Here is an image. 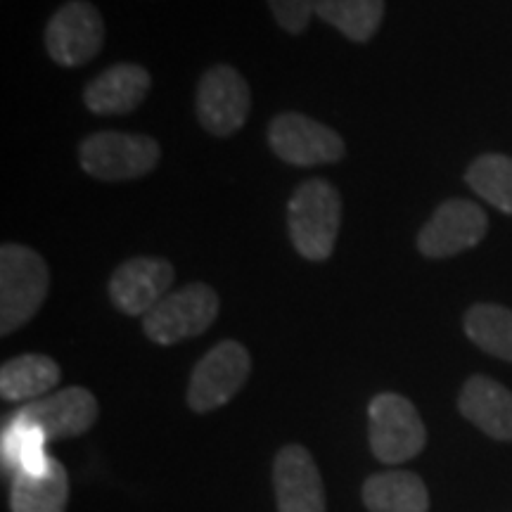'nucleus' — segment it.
<instances>
[{
  "instance_id": "obj_1",
  "label": "nucleus",
  "mask_w": 512,
  "mask_h": 512,
  "mask_svg": "<svg viewBox=\"0 0 512 512\" xmlns=\"http://www.w3.org/2000/svg\"><path fill=\"white\" fill-rule=\"evenodd\" d=\"M342 223V197L335 185L313 178L297 188L287 207V226L294 249L309 261H325L335 252Z\"/></svg>"
},
{
  "instance_id": "obj_2",
  "label": "nucleus",
  "mask_w": 512,
  "mask_h": 512,
  "mask_svg": "<svg viewBox=\"0 0 512 512\" xmlns=\"http://www.w3.org/2000/svg\"><path fill=\"white\" fill-rule=\"evenodd\" d=\"M50 271L41 254L8 242L0 249V335H10L36 316L48 297Z\"/></svg>"
},
{
  "instance_id": "obj_3",
  "label": "nucleus",
  "mask_w": 512,
  "mask_h": 512,
  "mask_svg": "<svg viewBox=\"0 0 512 512\" xmlns=\"http://www.w3.org/2000/svg\"><path fill=\"white\" fill-rule=\"evenodd\" d=\"M368 425L370 451L384 465L408 463L427 444V430L418 408L401 394H377L368 406Z\"/></svg>"
},
{
  "instance_id": "obj_4",
  "label": "nucleus",
  "mask_w": 512,
  "mask_h": 512,
  "mask_svg": "<svg viewBox=\"0 0 512 512\" xmlns=\"http://www.w3.org/2000/svg\"><path fill=\"white\" fill-rule=\"evenodd\" d=\"M159 159H162V147L157 140L136 133H93L79 147L81 169L105 183L133 181L150 174Z\"/></svg>"
},
{
  "instance_id": "obj_5",
  "label": "nucleus",
  "mask_w": 512,
  "mask_h": 512,
  "mask_svg": "<svg viewBox=\"0 0 512 512\" xmlns=\"http://www.w3.org/2000/svg\"><path fill=\"white\" fill-rule=\"evenodd\" d=\"M219 294L204 283L185 285L183 290L166 294L155 309L143 316L145 335L155 344H178L202 335L219 316Z\"/></svg>"
},
{
  "instance_id": "obj_6",
  "label": "nucleus",
  "mask_w": 512,
  "mask_h": 512,
  "mask_svg": "<svg viewBox=\"0 0 512 512\" xmlns=\"http://www.w3.org/2000/svg\"><path fill=\"white\" fill-rule=\"evenodd\" d=\"M249 370H252V356L240 342L226 339L216 344L192 370L188 384L190 411L211 413L226 406L245 387Z\"/></svg>"
},
{
  "instance_id": "obj_7",
  "label": "nucleus",
  "mask_w": 512,
  "mask_h": 512,
  "mask_svg": "<svg viewBox=\"0 0 512 512\" xmlns=\"http://www.w3.org/2000/svg\"><path fill=\"white\" fill-rule=\"evenodd\" d=\"M268 145L283 162L294 166L335 164L344 157L347 145L330 126L306 114H278L268 126Z\"/></svg>"
},
{
  "instance_id": "obj_8",
  "label": "nucleus",
  "mask_w": 512,
  "mask_h": 512,
  "mask_svg": "<svg viewBox=\"0 0 512 512\" xmlns=\"http://www.w3.org/2000/svg\"><path fill=\"white\" fill-rule=\"evenodd\" d=\"M98 399L83 387H67L43 399L29 401L12 415L10 422L34 427L46 441L69 439L86 434L98 420Z\"/></svg>"
},
{
  "instance_id": "obj_9",
  "label": "nucleus",
  "mask_w": 512,
  "mask_h": 512,
  "mask_svg": "<svg viewBox=\"0 0 512 512\" xmlns=\"http://www.w3.org/2000/svg\"><path fill=\"white\" fill-rule=\"evenodd\" d=\"M105 43V22L98 8L86 0H69L46 27V48L62 67H81L100 53Z\"/></svg>"
},
{
  "instance_id": "obj_10",
  "label": "nucleus",
  "mask_w": 512,
  "mask_h": 512,
  "mask_svg": "<svg viewBox=\"0 0 512 512\" xmlns=\"http://www.w3.org/2000/svg\"><path fill=\"white\" fill-rule=\"evenodd\" d=\"M252 110V93L238 69L219 64L197 86V119L214 136H230L245 126Z\"/></svg>"
},
{
  "instance_id": "obj_11",
  "label": "nucleus",
  "mask_w": 512,
  "mask_h": 512,
  "mask_svg": "<svg viewBox=\"0 0 512 512\" xmlns=\"http://www.w3.org/2000/svg\"><path fill=\"white\" fill-rule=\"evenodd\" d=\"M489 219L484 209L467 200L441 202L418 235V249L427 259H448L484 240Z\"/></svg>"
},
{
  "instance_id": "obj_12",
  "label": "nucleus",
  "mask_w": 512,
  "mask_h": 512,
  "mask_svg": "<svg viewBox=\"0 0 512 512\" xmlns=\"http://www.w3.org/2000/svg\"><path fill=\"white\" fill-rule=\"evenodd\" d=\"M174 278V266L166 259L133 256L112 273L110 297L126 316H147L166 297Z\"/></svg>"
},
{
  "instance_id": "obj_13",
  "label": "nucleus",
  "mask_w": 512,
  "mask_h": 512,
  "mask_svg": "<svg viewBox=\"0 0 512 512\" xmlns=\"http://www.w3.org/2000/svg\"><path fill=\"white\" fill-rule=\"evenodd\" d=\"M278 512H328L325 484L316 460L304 446H283L273 463Z\"/></svg>"
},
{
  "instance_id": "obj_14",
  "label": "nucleus",
  "mask_w": 512,
  "mask_h": 512,
  "mask_svg": "<svg viewBox=\"0 0 512 512\" xmlns=\"http://www.w3.org/2000/svg\"><path fill=\"white\" fill-rule=\"evenodd\" d=\"M152 79L140 64H114L83 88V102L95 114H128L150 93Z\"/></svg>"
},
{
  "instance_id": "obj_15",
  "label": "nucleus",
  "mask_w": 512,
  "mask_h": 512,
  "mask_svg": "<svg viewBox=\"0 0 512 512\" xmlns=\"http://www.w3.org/2000/svg\"><path fill=\"white\" fill-rule=\"evenodd\" d=\"M458 408L472 425L498 441H512V392L491 377L475 375L463 384Z\"/></svg>"
},
{
  "instance_id": "obj_16",
  "label": "nucleus",
  "mask_w": 512,
  "mask_h": 512,
  "mask_svg": "<svg viewBox=\"0 0 512 512\" xmlns=\"http://www.w3.org/2000/svg\"><path fill=\"white\" fill-rule=\"evenodd\" d=\"M67 503L69 475L60 460L48 456L43 465L12 475V512H64Z\"/></svg>"
},
{
  "instance_id": "obj_17",
  "label": "nucleus",
  "mask_w": 512,
  "mask_h": 512,
  "mask_svg": "<svg viewBox=\"0 0 512 512\" xmlns=\"http://www.w3.org/2000/svg\"><path fill=\"white\" fill-rule=\"evenodd\" d=\"M361 496L370 512H430V491L415 472H377L363 482Z\"/></svg>"
},
{
  "instance_id": "obj_18",
  "label": "nucleus",
  "mask_w": 512,
  "mask_h": 512,
  "mask_svg": "<svg viewBox=\"0 0 512 512\" xmlns=\"http://www.w3.org/2000/svg\"><path fill=\"white\" fill-rule=\"evenodd\" d=\"M62 370L53 358L24 354L0 368V396L5 401H36L60 384Z\"/></svg>"
},
{
  "instance_id": "obj_19",
  "label": "nucleus",
  "mask_w": 512,
  "mask_h": 512,
  "mask_svg": "<svg viewBox=\"0 0 512 512\" xmlns=\"http://www.w3.org/2000/svg\"><path fill=\"white\" fill-rule=\"evenodd\" d=\"M316 15L356 43L377 34L384 17V0H318Z\"/></svg>"
},
{
  "instance_id": "obj_20",
  "label": "nucleus",
  "mask_w": 512,
  "mask_h": 512,
  "mask_svg": "<svg viewBox=\"0 0 512 512\" xmlns=\"http://www.w3.org/2000/svg\"><path fill=\"white\" fill-rule=\"evenodd\" d=\"M465 335L486 354L512 363V311L498 304H475L463 318Z\"/></svg>"
},
{
  "instance_id": "obj_21",
  "label": "nucleus",
  "mask_w": 512,
  "mask_h": 512,
  "mask_svg": "<svg viewBox=\"0 0 512 512\" xmlns=\"http://www.w3.org/2000/svg\"><path fill=\"white\" fill-rule=\"evenodd\" d=\"M467 185L482 197L484 202L494 204L496 209L512 214V157L505 155H482L467 169Z\"/></svg>"
},
{
  "instance_id": "obj_22",
  "label": "nucleus",
  "mask_w": 512,
  "mask_h": 512,
  "mask_svg": "<svg viewBox=\"0 0 512 512\" xmlns=\"http://www.w3.org/2000/svg\"><path fill=\"white\" fill-rule=\"evenodd\" d=\"M46 437L29 425L8 422L3 432V465L12 475L46 463Z\"/></svg>"
},
{
  "instance_id": "obj_23",
  "label": "nucleus",
  "mask_w": 512,
  "mask_h": 512,
  "mask_svg": "<svg viewBox=\"0 0 512 512\" xmlns=\"http://www.w3.org/2000/svg\"><path fill=\"white\" fill-rule=\"evenodd\" d=\"M268 5H271L275 22H278L287 34H302V31L309 27L318 0H268Z\"/></svg>"
}]
</instances>
